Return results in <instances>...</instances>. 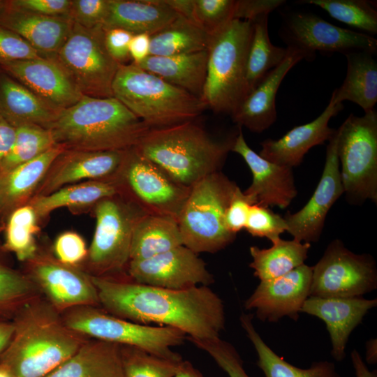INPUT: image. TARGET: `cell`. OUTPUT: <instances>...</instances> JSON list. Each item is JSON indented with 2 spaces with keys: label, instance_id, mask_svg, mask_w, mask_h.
I'll use <instances>...</instances> for the list:
<instances>
[{
  "label": "cell",
  "instance_id": "8",
  "mask_svg": "<svg viewBox=\"0 0 377 377\" xmlns=\"http://www.w3.org/2000/svg\"><path fill=\"white\" fill-rule=\"evenodd\" d=\"M146 214L120 194L96 204V228L87 257L91 276L113 279L128 278L127 267L133 229Z\"/></svg>",
  "mask_w": 377,
  "mask_h": 377
},
{
  "label": "cell",
  "instance_id": "30",
  "mask_svg": "<svg viewBox=\"0 0 377 377\" xmlns=\"http://www.w3.org/2000/svg\"><path fill=\"white\" fill-rule=\"evenodd\" d=\"M62 110L11 77H0V114L9 122L23 121L48 128Z\"/></svg>",
  "mask_w": 377,
  "mask_h": 377
},
{
  "label": "cell",
  "instance_id": "40",
  "mask_svg": "<svg viewBox=\"0 0 377 377\" xmlns=\"http://www.w3.org/2000/svg\"><path fill=\"white\" fill-rule=\"evenodd\" d=\"M38 216L30 205H22L9 215L2 248L14 253L17 259L26 262L37 253L35 236L38 230Z\"/></svg>",
  "mask_w": 377,
  "mask_h": 377
},
{
  "label": "cell",
  "instance_id": "15",
  "mask_svg": "<svg viewBox=\"0 0 377 377\" xmlns=\"http://www.w3.org/2000/svg\"><path fill=\"white\" fill-rule=\"evenodd\" d=\"M26 263L24 273L60 313L77 306H100L98 291L89 273L61 263L54 256L37 253Z\"/></svg>",
  "mask_w": 377,
  "mask_h": 377
},
{
  "label": "cell",
  "instance_id": "17",
  "mask_svg": "<svg viewBox=\"0 0 377 377\" xmlns=\"http://www.w3.org/2000/svg\"><path fill=\"white\" fill-rule=\"evenodd\" d=\"M328 142L323 170L313 195L299 211L283 216L286 232L302 242L311 244L320 239L329 211L344 193L337 153V129Z\"/></svg>",
  "mask_w": 377,
  "mask_h": 377
},
{
  "label": "cell",
  "instance_id": "39",
  "mask_svg": "<svg viewBox=\"0 0 377 377\" xmlns=\"http://www.w3.org/2000/svg\"><path fill=\"white\" fill-rule=\"evenodd\" d=\"M5 253L0 246V316L12 319L22 306L41 294L24 272L8 263Z\"/></svg>",
  "mask_w": 377,
  "mask_h": 377
},
{
  "label": "cell",
  "instance_id": "9",
  "mask_svg": "<svg viewBox=\"0 0 377 377\" xmlns=\"http://www.w3.org/2000/svg\"><path fill=\"white\" fill-rule=\"evenodd\" d=\"M61 314L68 327L90 338L135 346L165 359L182 360L171 348L182 344L186 339L177 329L134 323L96 306H77Z\"/></svg>",
  "mask_w": 377,
  "mask_h": 377
},
{
  "label": "cell",
  "instance_id": "2",
  "mask_svg": "<svg viewBox=\"0 0 377 377\" xmlns=\"http://www.w3.org/2000/svg\"><path fill=\"white\" fill-rule=\"evenodd\" d=\"M12 320V338L0 353V368L10 377H45L90 338L68 327L42 295L22 306Z\"/></svg>",
  "mask_w": 377,
  "mask_h": 377
},
{
  "label": "cell",
  "instance_id": "43",
  "mask_svg": "<svg viewBox=\"0 0 377 377\" xmlns=\"http://www.w3.org/2000/svg\"><path fill=\"white\" fill-rule=\"evenodd\" d=\"M236 0H194L193 21L210 36L235 19Z\"/></svg>",
  "mask_w": 377,
  "mask_h": 377
},
{
  "label": "cell",
  "instance_id": "57",
  "mask_svg": "<svg viewBox=\"0 0 377 377\" xmlns=\"http://www.w3.org/2000/svg\"><path fill=\"white\" fill-rule=\"evenodd\" d=\"M14 331L12 319L0 316V353L8 345Z\"/></svg>",
  "mask_w": 377,
  "mask_h": 377
},
{
  "label": "cell",
  "instance_id": "27",
  "mask_svg": "<svg viewBox=\"0 0 377 377\" xmlns=\"http://www.w3.org/2000/svg\"><path fill=\"white\" fill-rule=\"evenodd\" d=\"M66 150L56 145L36 158L0 174V212L10 213L25 201Z\"/></svg>",
  "mask_w": 377,
  "mask_h": 377
},
{
  "label": "cell",
  "instance_id": "10",
  "mask_svg": "<svg viewBox=\"0 0 377 377\" xmlns=\"http://www.w3.org/2000/svg\"><path fill=\"white\" fill-rule=\"evenodd\" d=\"M337 153L346 200L377 203V112L351 113L337 128Z\"/></svg>",
  "mask_w": 377,
  "mask_h": 377
},
{
  "label": "cell",
  "instance_id": "11",
  "mask_svg": "<svg viewBox=\"0 0 377 377\" xmlns=\"http://www.w3.org/2000/svg\"><path fill=\"white\" fill-rule=\"evenodd\" d=\"M109 180L119 194L127 198L147 214L166 216L177 221L191 188L165 172L135 147L124 151L121 163Z\"/></svg>",
  "mask_w": 377,
  "mask_h": 377
},
{
  "label": "cell",
  "instance_id": "58",
  "mask_svg": "<svg viewBox=\"0 0 377 377\" xmlns=\"http://www.w3.org/2000/svg\"><path fill=\"white\" fill-rule=\"evenodd\" d=\"M174 377H203L190 362L182 360L177 366Z\"/></svg>",
  "mask_w": 377,
  "mask_h": 377
},
{
  "label": "cell",
  "instance_id": "1",
  "mask_svg": "<svg viewBox=\"0 0 377 377\" xmlns=\"http://www.w3.org/2000/svg\"><path fill=\"white\" fill-rule=\"evenodd\" d=\"M100 306L115 316L140 324L167 326L187 338L213 339L224 330L222 300L209 286L171 290L129 279L91 276Z\"/></svg>",
  "mask_w": 377,
  "mask_h": 377
},
{
  "label": "cell",
  "instance_id": "55",
  "mask_svg": "<svg viewBox=\"0 0 377 377\" xmlns=\"http://www.w3.org/2000/svg\"><path fill=\"white\" fill-rule=\"evenodd\" d=\"M163 1L179 16L193 21L194 0H163Z\"/></svg>",
  "mask_w": 377,
  "mask_h": 377
},
{
  "label": "cell",
  "instance_id": "31",
  "mask_svg": "<svg viewBox=\"0 0 377 377\" xmlns=\"http://www.w3.org/2000/svg\"><path fill=\"white\" fill-rule=\"evenodd\" d=\"M345 57L347 61L345 79L332 92L330 99L335 103L351 101L364 112L374 109L377 102V62L374 54L359 51Z\"/></svg>",
  "mask_w": 377,
  "mask_h": 377
},
{
  "label": "cell",
  "instance_id": "35",
  "mask_svg": "<svg viewBox=\"0 0 377 377\" xmlns=\"http://www.w3.org/2000/svg\"><path fill=\"white\" fill-rule=\"evenodd\" d=\"M119 194L109 180H90L64 186L52 193L39 195L29 204L38 218H43L61 207H82Z\"/></svg>",
  "mask_w": 377,
  "mask_h": 377
},
{
  "label": "cell",
  "instance_id": "50",
  "mask_svg": "<svg viewBox=\"0 0 377 377\" xmlns=\"http://www.w3.org/2000/svg\"><path fill=\"white\" fill-rule=\"evenodd\" d=\"M249 198L237 186L225 213V225L232 234L244 228L251 206Z\"/></svg>",
  "mask_w": 377,
  "mask_h": 377
},
{
  "label": "cell",
  "instance_id": "60",
  "mask_svg": "<svg viewBox=\"0 0 377 377\" xmlns=\"http://www.w3.org/2000/svg\"><path fill=\"white\" fill-rule=\"evenodd\" d=\"M6 1L0 0V14L6 7Z\"/></svg>",
  "mask_w": 377,
  "mask_h": 377
},
{
  "label": "cell",
  "instance_id": "34",
  "mask_svg": "<svg viewBox=\"0 0 377 377\" xmlns=\"http://www.w3.org/2000/svg\"><path fill=\"white\" fill-rule=\"evenodd\" d=\"M271 242L272 246L267 249L256 246L249 248L252 258L249 267L260 281L283 276L302 265L311 248L310 243L295 239L286 240L278 237Z\"/></svg>",
  "mask_w": 377,
  "mask_h": 377
},
{
  "label": "cell",
  "instance_id": "4",
  "mask_svg": "<svg viewBox=\"0 0 377 377\" xmlns=\"http://www.w3.org/2000/svg\"><path fill=\"white\" fill-rule=\"evenodd\" d=\"M47 129L66 150L124 151L151 128L114 97L84 96Z\"/></svg>",
  "mask_w": 377,
  "mask_h": 377
},
{
  "label": "cell",
  "instance_id": "44",
  "mask_svg": "<svg viewBox=\"0 0 377 377\" xmlns=\"http://www.w3.org/2000/svg\"><path fill=\"white\" fill-rule=\"evenodd\" d=\"M187 339L207 353L229 377H249L239 353L229 342L220 337L206 340Z\"/></svg>",
  "mask_w": 377,
  "mask_h": 377
},
{
  "label": "cell",
  "instance_id": "19",
  "mask_svg": "<svg viewBox=\"0 0 377 377\" xmlns=\"http://www.w3.org/2000/svg\"><path fill=\"white\" fill-rule=\"evenodd\" d=\"M231 151L239 154L252 174V182L244 193L253 205L287 208L297 195L293 168L267 161L247 144L240 128Z\"/></svg>",
  "mask_w": 377,
  "mask_h": 377
},
{
  "label": "cell",
  "instance_id": "48",
  "mask_svg": "<svg viewBox=\"0 0 377 377\" xmlns=\"http://www.w3.org/2000/svg\"><path fill=\"white\" fill-rule=\"evenodd\" d=\"M53 251L54 257L61 263L77 267L88 254L86 243L77 232L67 231L56 239Z\"/></svg>",
  "mask_w": 377,
  "mask_h": 377
},
{
  "label": "cell",
  "instance_id": "18",
  "mask_svg": "<svg viewBox=\"0 0 377 377\" xmlns=\"http://www.w3.org/2000/svg\"><path fill=\"white\" fill-rule=\"evenodd\" d=\"M311 276L312 266L304 263L283 276L260 281L244 307L254 310L262 321L276 323L286 316L296 321L310 295Z\"/></svg>",
  "mask_w": 377,
  "mask_h": 377
},
{
  "label": "cell",
  "instance_id": "21",
  "mask_svg": "<svg viewBox=\"0 0 377 377\" xmlns=\"http://www.w3.org/2000/svg\"><path fill=\"white\" fill-rule=\"evenodd\" d=\"M377 299L363 296L320 297L309 296L300 312L316 316L325 322L332 343L333 358L342 361L349 337L363 320L368 311L376 307Z\"/></svg>",
  "mask_w": 377,
  "mask_h": 377
},
{
  "label": "cell",
  "instance_id": "51",
  "mask_svg": "<svg viewBox=\"0 0 377 377\" xmlns=\"http://www.w3.org/2000/svg\"><path fill=\"white\" fill-rule=\"evenodd\" d=\"M134 34L119 28L105 29L106 49L119 64H123L129 57V44Z\"/></svg>",
  "mask_w": 377,
  "mask_h": 377
},
{
  "label": "cell",
  "instance_id": "33",
  "mask_svg": "<svg viewBox=\"0 0 377 377\" xmlns=\"http://www.w3.org/2000/svg\"><path fill=\"white\" fill-rule=\"evenodd\" d=\"M253 314L242 313L239 320L257 353V365L265 377H341L334 364L329 361L313 362L307 369L288 363L264 341L253 324Z\"/></svg>",
  "mask_w": 377,
  "mask_h": 377
},
{
  "label": "cell",
  "instance_id": "24",
  "mask_svg": "<svg viewBox=\"0 0 377 377\" xmlns=\"http://www.w3.org/2000/svg\"><path fill=\"white\" fill-rule=\"evenodd\" d=\"M124 151L65 150L54 161L40 195L84 180H106L118 170Z\"/></svg>",
  "mask_w": 377,
  "mask_h": 377
},
{
  "label": "cell",
  "instance_id": "7",
  "mask_svg": "<svg viewBox=\"0 0 377 377\" xmlns=\"http://www.w3.org/2000/svg\"><path fill=\"white\" fill-rule=\"evenodd\" d=\"M238 186L221 171L191 188L177 219L183 245L196 253H216L232 244L236 235L225 225V213Z\"/></svg>",
  "mask_w": 377,
  "mask_h": 377
},
{
  "label": "cell",
  "instance_id": "49",
  "mask_svg": "<svg viewBox=\"0 0 377 377\" xmlns=\"http://www.w3.org/2000/svg\"><path fill=\"white\" fill-rule=\"evenodd\" d=\"M72 0H11L7 6L50 17H68ZM70 18V17H69Z\"/></svg>",
  "mask_w": 377,
  "mask_h": 377
},
{
  "label": "cell",
  "instance_id": "53",
  "mask_svg": "<svg viewBox=\"0 0 377 377\" xmlns=\"http://www.w3.org/2000/svg\"><path fill=\"white\" fill-rule=\"evenodd\" d=\"M151 36L147 34H134L129 44V55L133 63L138 64L150 55Z\"/></svg>",
  "mask_w": 377,
  "mask_h": 377
},
{
  "label": "cell",
  "instance_id": "5",
  "mask_svg": "<svg viewBox=\"0 0 377 377\" xmlns=\"http://www.w3.org/2000/svg\"><path fill=\"white\" fill-rule=\"evenodd\" d=\"M112 93L150 128L194 121L207 108L200 98L133 63L119 65Z\"/></svg>",
  "mask_w": 377,
  "mask_h": 377
},
{
  "label": "cell",
  "instance_id": "29",
  "mask_svg": "<svg viewBox=\"0 0 377 377\" xmlns=\"http://www.w3.org/2000/svg\"><path fill=\"white\" fill-rule=\"evenodd\" d=\"M207 50L173 56L149 55L136 65L201 98L207 76Z\"/></svg>",
  "mask_w": 377,
  "mask_h": 377
},
{
  "label": "cell",
  "instance_id": "45",
  "mask_svg": "<svg viewBox=\"0 0 377 377\" xmlns=\"http://www.w3.org/2000/svg\"><path fill=\"white\" fill-rule=\"evenodd\" d=\"M244 229L253 237H265L272 242L287 230L284 217L270 207L251 206Z\"/></svg>",
  "mask_w": 377,
  "mask_h": 377
},
{
  "label": "cell",
  "instance_id": "25",
  "mask_svg": "<svg viewBox=\"0 0 377 377\" xmlns=\"http://www.w3.org/2000/svg\"><path fill=\"white\" fill-rule=\"evenodd\" d=\"M73 22L11 8L6 4L0 24L15 32L43 57L53 58L66 41Z\"/></svg>",
  "mask_w": 377,
  "mask_h": 377
},
{
  "label": "cell",
  "instance_id": "38",
  "mask_svg": "<svg viewBox=\"0 0 377 377\" xmlns=\"http://www.w3.org/2000/svg\"><path fill=\"white\" fill-rule=\"evenodd\" d=\"M10 123L15 128V138L0 164V174L36 158L57 145L51 131L46 128L23 121Z\"/></svg>",
  "mask_w": 377,
  "mask_h": 377
},
{
  "label": "cell",
  "instance_id": "41",
  "mask_svg": "<svg viewBox=\"0 0 377 377\" xmlns=\"http://www.w3.org/2000/svg\"><path fill=\"white\" fill-rule=\"evenodd\" d=\"M297 3L311 4L325 10L332 17L360 32L374 36L377 34V10L366 0H301Z\"/></svg>",
  "mask_w": 377,
  "mask_h": 377
},
{
  "label": "cell",
  "instance_id": "12",
  "mask_svg": "<svg viewBox=\"0 0 377 377\" xmlns=\"http://www.w3.org/2000/svg\"><path fill=\"white\" fill-rule=\"evenodd\" d=\"M52 59L83 96L113 97L112 83L120 64L106 49L103 26L88 29L73 22L66 41Z\"/></svg>",
  "mask_w": 377,
  "mask_h": 377
},
{
  "label": "cell",
  "instance_id": "16",
  "mask_svg": "<svg viewBox=\"0 0 377 377\" xmlns=\"http://www.w3.org/2000/svg\"><path fill=\"white\" fill-rule=\"evenodd\" d=\"M127 275L134 282L171 290L209 286L214 281L205 262L184 245L147 259L130 260Z\"/></svg>",
  "mask_w": 377,
  "mask_h": 377
},
{
  "label": "cell",
  "instance_id": "3",
  "mask_svg": "<svg viewBox=\"0 0 377 377\" xmlns=\"http://www.w3.org/2000/svg\"><path fill=\"white\" fill-rule=\"evenodd\" d=\"M240 128L217 139L190 121L151 128L135 147L178 184L191 188L205 177L221 171Z\"/></svg>",
  "mask_w": 377,
  "mask_h": 377
},
{
  "label": "cell",
  "instance_id": "14",
  "mask_svg": "<svg viewBox=\"0 0 377 377\" xmlns=\"http://www.w3.org/2000/svg\"><path fill=\"white\" fill-rule=\"evenodd\" d=\"M377 288V268L369 254L349 250L339 239L332 240L312 266L310 295L320 297L363 296Z\"/></svg>",
  "mask_w": 377,
  "mask_h": 377
},
{
  "label": "cell",
  "instance_id": "46",
  "mask_svg": "<svg viewBox=\"0 0 377 377\" xmlns=\"http://www.w3.org/2000/svg\"><path fill=\"white\" fill-rule=\"evenodd\" d=\"M42 57L15 32L0 24V65Z\"/></svg>",
  "mask_w": 377,
  "mask_h": 377
},
{
  "label": "cell",
  "instance_id": "47",
  "mask_svg": "<svg viewBox=\"0 0 377 377\" xmlns=\"http://www.w3.org/2000/svg\"><path fill=\"white\" fill-rule=\"evenodd\" d=\"M108 9L109 0H72L69 17L73 22L91 29L103 26Z\"/></svg>",
  "mask_w": 377,
  "mask_h": 377
},
{
  "label": "cell",
  "instance_id": "28",
  "mask_svg": "<svg viewBox=\"0 0 377 377\" xmlns=\"http://www.w3.org/2000/svg\"><path fill=\"white\" fill-rule=\"evenodd\" d=\"M45 377H125L120 345L89 338L72 357Z\"/></svg>",
  "mask_w": 377,
  "mask_h": 377
},
{
  "label": "cell",
  "instance_id": "22",
  "mask_svg": "<svg viewBox=\"0 0 377 377\" xmlns=\"http://www.w3.org/2000/svg\"><path fill=\"white\" fill-rule=\"evenodd\" d=\"M343 106L331 99L323 112L315 119L297 126L278 140L266 139L260 142L259 152L265 159L291 168L298 166L313 147L324 144L334 135L336 129L329 122Z\"/></svg>",
  "mask_w": 377,
  "mask_h": 377
},
{
  "label": "cell",
  "instance_id": "54",
  "mask_svg": "<svg viewBox=\"0 0 377 377\" xmlns=\"http://www.w3.org/2000/svg\"><path fill=\"white\" fill-rule=\"evenodd\" d=\"M15 138V127L0 114V164L10 150Z\"/></svg>",
  "mask_w": 377,
  "mask_h": 377
},
{
  "label": "cell",
  "instance_id": "42",
  "mask_svg": "<svg viewBox=\"0 0 377 377\" xmlns=\"http://www.w3.org/2000/svg\"><path fill=\"white\" fill-rule=\"evenodd\" d=\"M125 377H174L179 362L153 355L141 348L120 345Z\"/></svg>",
  "mask_w": 377,
  "mask_h": 377
},
{
  "label": "cell",
  "instance_id": "61",
  "mask_svg": "<svg viewBox=\"0 0 377 377\" xmlns=\"http://www.w3.org/2000/svg\"><path fill=\"white\" fill-rule=\"evenodd\" d=\"M0 377H10V376L6 371L0 368Z\"/></svg>",
  "mask_w": 377,
  "mask_h": 377
},
{
  "label": "cell",
  "instance_id": "59",
  "mask_svg": "<svg viewBox=\"0 0 377 377\" xmlns=\"http://www.w3.org/2000/svg\"><path fill=\"white\" fill-rule=\"evenodd\" d=\"M366 362L368 364H374L377 362V341L372 339L366 343Z\"/></svg>",
  "mask_w": 377,
  "mask_h": 377
},
{
  "label": "cell",
  "instance_id": "26",
  "mask_svg": "<svg viewBox=\"0 0 377 377\" xmlns=\"http://www.w3.org/2000/svg\"><path fill=\"white\" fill-rule=\"evenodd\" d=\"M179 15L163 0H109L104 29L119 28L133 34L151 36Z\"/></svg>",
  "mask_w": 377,
  "mask_h": 377
},
{
  "label": "cell",
  "instance_id": "52",
  "mask_svg": "<svg viewBox=\"0 0 377 377\" xmlns=\"http://www.w3.org/2000/svg\"><path fill=\"white\" fill-rule=\"evenodd\" d=\"M285 3L283 0H237L235 19L252 21L261 15L269 14Z\"/></svg>",
  "mask_w": 377,
  "mask_h": 377
},
{
  "label": "cell",
  "instance_id": "6",
  "mask_svg": "<svg viewBox=\"0 0 377 377\" xmlns=\"http://www.w3.org/2000/svg\"><path fill=\"white\" fill-rule=\"evenodd\" d=\"M252 21L233 20L210 36L201 100L213 112L230 117L249 94L246 61Z\"/></svg>",
  "mask_w": 377,
  "mask_h": 377
},
{
  "label": "cell",
  "instance_id": "37",
  "mask_svg": "<svg viewBox=\"0 0 377 377\" xmlns=\"http://www.w3.org/2000/svg\"><path fill=\"white\" fill-rule=\"evenodd\" d=\"M268 17L269 14H264L252 20L253 34L246 73L249 94L271 70L283 61L288 52L287 47L272 43L268 32Z\"/></svg>",
  "mask_w": 377,
  "mask_h": 377
},
{
  "label": "cell",
  "instance_id": "20",
  "mask_svg": "<svg viewBox=\"0 0 377 377\" xmlns=\"http://www.w3.org/2000/svg\"><path fill=\"white\" fill-rule=\"evenodd\" d=\"M0 66L17 82L57 108L66 109L84 96L52 58L40 57Z\"/></svg>",
  "mask_w": 377,
  "mask_h": 377
},
{
  "label": "cell",
  "instance_id": "13",
  "mask_svg": "<svg viewBox=\"0 0 377 377\" xmlns=\"http://www.w3.org/2000/svg\"><path fill=\"white\" fill-rule=\"evenodd\" d=\"M279 35L286 47L304 52L309 61L317 52L344 55L359 51L377 52L374 36L336 26L309 12H282Z\"/></svg>",
  "mask_w": 377,
  "mask_h": 377
},
{
  "label": "cell",
  "instance_id": "23",
  "mask_svg": "<svg viewBox=\"0 0 377 377\" xmlns=\"http://www.w3.org/2000/svg\"><path fill=\"white\" fill-rule=\"evenodd\" d=\"M287 48L283 61L265 76L231 116L236 126L260 133L276 121V96L283 78L298 62L307 61L304 52Z\"/></svg>",
  "mask_w": 377,
  "mask_h": 377
},
{
  "label": "cell",
  "instance_id": "56",
  "mask_svg": "<svg viewBox=\"0 0 377 377\" xmlns=\"http://www.w3.org/2000/svg\"><path fill=\"white\" fill-rule=\"evenodd\" d=\"M350 359L356 377H377L376 370L370 371L360 353L354 349L350 353Z\"/></svg>",
  "mask_w": 377,
  "mask_h": 377
},
{
  "label": "cell",
  "instance_id": "32",
  "mask_svg": "<svg viewBox=\"0 0 377 377\" xmlns=\"http://www.w3.org/2000/svg\"><path fill=\"white\" fill-rule=\"evenodd\" d=\"M181 245L183 241L175 219L146 214L134 227L130 260L147 259Z\"/></svg>",
  "mask_w": 377,
  "mask_h": 377
},
{
  "label": "cell",
  "instance_id": "36",
  "mask_svg": "<svg viewBox=\"0 0 377 377\" xmlns=\"http://www.w3.org/2000/svg\"><path fill=\"white\" fill-rule=\"evenodd\" d=\"M209 37L194 22L179 16L151 36L150 55L173 56L206 50Z\"/></svg>",
  "mask_w": 377,
  "mask_h": 377
}]
</instances>
